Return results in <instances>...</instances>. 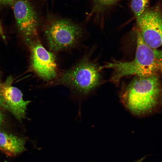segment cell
Masks as SVG:
<instances>
[{
	"label": "cell",
	"mask_w": 162,
	"mask_h": 162,
	"mask_svg": "<svg viewBox=\"0 0 162 162\" xmlns=\"http://www.w3.org/2000/svg\"><path fill=\"white\" fill-rule=\"evenodd\" d=\"M161 87L157 75L137 76L120 96L122 103L132 114L145 116L159 110L161 104Z\"/></svg>",
	"instance_id": "6da1fadb"
},
{
	"label": "cell",
	"mask_w": 162,
	"mask_h": 162,
	"mask_svg": "<svg viewBox=\"0 0 162 162\" xmlns=\"http://www.w3.org/2000/svg\"><path fill=\"white\" fill-rule=\"evenodd\" d=\"M136 49L135 57L130 62L113 60L100 67L101 70L109 68L113 73L111 80L116 83L123 77L135 75L145 76L157 75L161 71V51L152 48L144 41L140 33L136 31Z\"/></svg>",
	"instance_id": "7a4b0ae2"
},
{
	"label": "cell",
	"mask_w": 162,
	"mask_h": 162,
	"mask_svg": "<svg viewBox=\"0 0 162 162\" xmlns=\"http://www.w3.org/2000/svg\"><path fill=\"white\" fill-rule=\"evenodd\" d=\"M100 67L85 57L68 70L59 74L50 86H66L73 99L80 102L100 85Z\"/></svg>",
	"instance_id": "3957f363"
},
{
	"label": "cell",
	"mask_w": 162,
	"mask_h": 162,
	"mask_svg": "<svg viewBox=\"0 0 162 162\" xmlns=\"http://www.w3.org/2000/svg\"><path fill=\"white\" fill-rule=\"evenodd\" d=\"M43 29L47 46L53 53L76 47L83 38L85 33L80 24L51 14L46 16Z\"/></svg>",
	"instance_id": "277c9868"
},
{
	"label": "cell",
	"mask_w": 162,
	"mask_h": 162,
	"mask_svg": "<svg viewBox=\"0 0 162 162\" xmlns=\"http://www.w3.org/2000/svg\"><path fill=\"white\" fill-rule=\"evenodd\" d=\"M30 53L31 67L38 76L50 85L59 75L58 66L53 53L47 50L38 37L26 44Z\"/></svg>",
	"instance_id": "5b68a950"
},
{
	"label": "cell",
	"mask_w": 162,
	"mask_h": 162,
	"mask_svg": "<svg viewBox=\"0 0 162 162\" xmlns=\"http://www.w3.org/2000/svg\"><path fill=\"white\" fill-rule=\"evenodd\" d=\"M136 31L145 43L157 49L162 44V11L160 5L147 8L136 18Z\"/></svg>",
	"instance_id": "8992f818"
},
{
	"label": "cell",
	"mask_w": 162,
	"mask_h": 162,
	"mask_svg": "<svg viewBox=\"0 0 162 162\" xmlns=\"http://www.w3.org/2000/svg\"><path fill=\"white\" fill-rule=\"evenodd\" d=\"M12 5L18 30L26 44L38 37V13L29 0H16Z\"/></svg>",
	"instance_id": "52a82bcc"
},
{
	"label": "cell",
	"mask_w": 162,
	"mask_h": 162,
	"mask_svg": "<svg viewBox=\"0 0 162 162\" xmlns=\"http://www.w3.org/2000/svg\"><path fill=\"white\" fill-rule=\"evenodd\" d=\"M13 81L10 76L0 83V106L21 121L25 118L27 107L31 101L24 100L21 91L12 86Z\"/></svg>",
	"instance_id": "ba28073f"
},
{
	"label": "cell",
	"mask_w": 162,
	"mask_h": 162,
	"mask_svg": "<svg viewBox=\"0 0 162 162\" xmlns=\"http://www.w3.org/2000/svg\"><path fill=\"white\" fill-rule=\"evenodd\" d=\"M25 138L0 130V150L9 156H14L26 150Z\"/></svg>",
	"instance_id": "9c48e42d"
},
{
	"label": "cell",
	"mask_w": 162,
	"mask_h": 162,
	"mask_svg": "<svg viewBox=\"0 0 162 162\" xmlns=\"http://www.w3.org/2000/svg\"><path fill=\"white\" fill-rule=\"evenodd\" d=\"M92 0V7L91 11L87 16L86 20L87 21L89 20L92 16H98L106 7L114 4L120 0Z\"/></svg>",
	"instance_id": "30bf717a"
},
{
	"label": "cell",
	"mask_w": 162,
	"mask_h": 162,
	"mask_svg": "<svg viewBox=\"0 0 162 162\" xmlns=\"http://www.w3.org/2000/svg\"><path fill=\"white\" fill-rule=\"evenodd\" d=\"M149 0H131V10L136 18L147 8Z\"/></svg>",
	"instance_id": "8fae6325"
},
{
	"label": "cell",
	"mask_w": 162,
	"mask_h": 162,
	"mask_svg": "<svg viewBox=\"0 0 162 162\" xmlns=\"http://www.w3.org/2000/svg\"><path fill=\"white\" fill-rule=\"evenodd\" d=\"M16 0H0V5L12 4Z\"/></svg>",
	"instance_id": "7c38bea8"
},
{
	"label": "cell",
	"mask_w": 162,
	"mask_h": 162,
	"mask_svg": "<svg viewBox=\"0 0 162 162\" xmlns=\"http://www.w3.org/2000/svg\"><path fill=\"white\" fill-rule=\"evenodd\" d=\"M0 35L2 37L3 39L5 40V37L4 35L3 31V30L2 26L1 21L0 20Z\"/></svg>",
	"instance_id": "4fadbf2b"
},
{
	"label": "cell",
	"mask_w": 162,
	"mask_h": 162,
	"mask_svg": "<svg viewBox=\"0 0 162 162\" xmlns=\"http://www.w3.org/2000/svg\"><path fill=\"white\" fill-rule=\"evenodd\" d=\"M0 106V129L4 121V115L1 111Z\"/></svg>",
	"instance_id": "5bb4252c"
},
{
	"label": "cell",
	"mask_w": 162,
	"mask_h": 162,
	"mask_svg": "<svg viewBox=\"0 0 162 162\" xmlns=\"http://www.w3.org/2000/svg\"><path fill=\"white\" fill-rule=\"evenodd\" d=\"M146 157L144 156L141 158L136 160L134 162H142L143 160L146 159Z\"/></svg>",
	"instance_id": "9a60e30c"
},
{
	"label": "cell",
	"mask_w": 162,
	"mask_h": 162,
	"mask_svg": "<svg viewBox=\"0 0 162 162\" xmlns=\"http://www.w3.org/2000/svg\"><path fill=\"white\" fill-rule=\"evenodd\" d=\"M1 72L0 71V83H1Z\"/></svg>",
	"instance_id": "2e32d148"
}]
</instances>
